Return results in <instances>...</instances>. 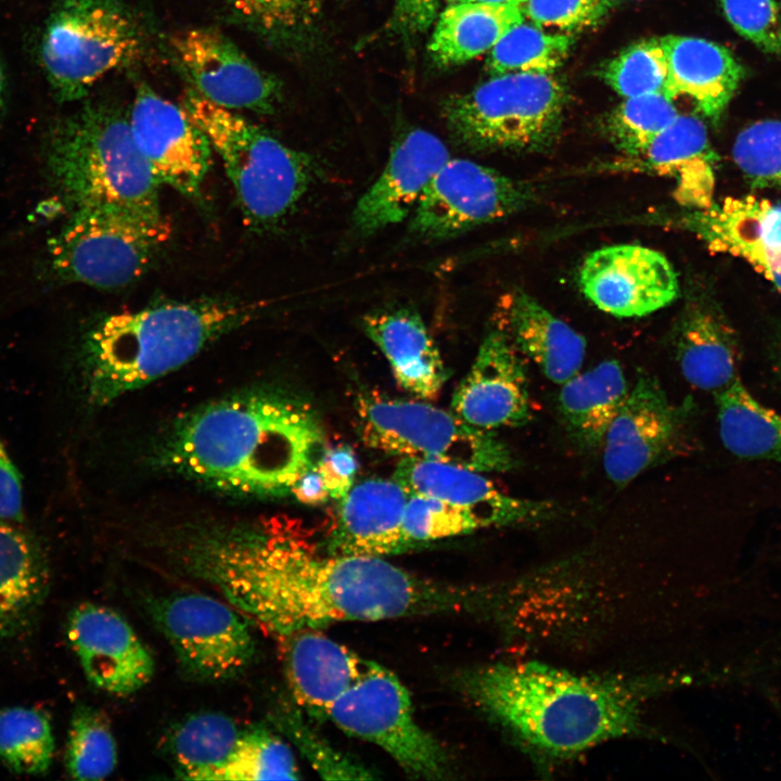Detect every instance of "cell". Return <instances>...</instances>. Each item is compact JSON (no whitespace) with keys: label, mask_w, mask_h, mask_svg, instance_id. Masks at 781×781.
<instances>
[{"label":"cell","mask_w":781,"mask_h":781,"mask_svg":"<svg viewBox=\"0 0 781 781\" xmlns=\"http://www.w3.org/2000/svg\"><path fill=\"white\" fill-rule=\"evenodd\" d=\"M191 572L272 633L460 607L461 591L382 556L321 553L280 529L217 530L189 546Z\"/></svg>","instance_id":"1"},{"label":"cell","mask_w":781,"mask_h":781,"mask_svg":"<svg viewBox=\"0 0 781 781\" xmlns=\"http://www.w3.org/2000/svg\"><path fill=\"white\" fill-rule=\"evenodd\" d=\"M315 410L283 390L257 388L212 401L174 427L165 460L226 494L279 498L325 449Z\"/></svg>","instance_id":"2"},{"label":"cell","mask_w":781,"mask_h":781,"mask_svg":"<svg viewBox=\"0 0 781 781\" xmlns=\"http://www.w3.org/2000/svg\"><path fill=\"white\" fill-rule=\"evenodd\" d=\"M462 686L477 707L524 744L554 757L641 729V695L617 680L525 662L470 670Z\"/></svg>","instance_id":"3"},{"label":"cell","mask_w":781,"mask_h":781,"mask_svg":"<svg viewBox=\"0 0 781 781\" xmlns=\"http://www.w3.org/2000/svg\"><path fill=\"white\" fill-rule=\"evenodd\" d=\"M260 305L236 299L167 303L111 315L87 332L79 376L90 405L104 406L178 369L251 321Z\"/></svg>","instance_id":"4"},{"label":"cell","mask_w":781,"mask_h":781,"mask_svg":"<svg viewBox=\"0 0 781 781\" xmlns=\"http://www.w3.org/2000/svg\"><path fill=\"white\" fill-rule=\"evenodd\" d=\"M50 180L74 208L102 207L163 216L159 182L138 150L128 118L108 104H89L59 121L47 139Z\"/></svg>","instance_id":"5"},{"label":"cell","mask_w":781,"mask_h":781,"mask_svg":"<svg viewBox=\"0 0 781 781\" xmlns=\"http://www.w3.org/2000/svg\"><path fill=\"white\" fill-rule=\"evenodd\" d=\"M182 106L221 159L248 222L269 229L283 220L316 177L313 158L194 89L184 93Z\"/></svg>","instance_id":"6"},{"label":"cell","mask_w":781,"mask_h":781,"mask_svg":"<svg viewBox=\"0 0 781 781\" xmlns=\"http://www.w3.org/2000/svg\"><path fill=\"white\" fill-rule=\"evenodd\" d=\"M565 93L552 74L495 75L451 95L444 117L454 139L475 151H539L555 139Z\"/></svg>","instance_id":"7"},{"label":"cell","mask_w":781,"mask_h":781,"mask_svg":"<svg viewBox=\"0 0 781 781\" xmlns=\"http://www.w3.org/2000/svg\"><path fill=\"white\" fill-rule=\"evenodd\" d=\"M356 413L363 443L402 458L445 462L481 473L504 472L514 459L494 432L474 427L452 410L362 390Z\"/></svg>","instance_id":"8"},{"label":"cell","mask_w":781,"mask_h":781,"mask_svg":"<svg viewBox=\"0 0 781 781\" xmlns=\"http://www.w3.org/2000/svg\"><path fill=\"white\" fill-rule=\"evenodd\" d=\"M142 34L121 0H56L40 41V61L62 101L85 98L110 72L138 57Z\"/></svg>","instance_id":"9"},{"label":"cell","mask_w":781,"mask_h":781,"mask_svg":"<svg viewBox=\"0 0 781 781\" xmlns=\"http://www.w3.org/2000/svg\"><path fill=\"white\" fill-rule=\"evenodd\" d=\"M170 235L171 225L164 216L77 208L48 242L49 268L67 282L125 286L148 270Z\"/></svg>","instance_id":"10"},{"label":"cell","mask_w":781,"mask_h":781,"mask_svg":"<svg viewBox=\"0 0 781 781\" xmlns=\"http://www.w3.org/2000/svg\"><path fill=\"white\" fill-rule=\"evenodd\" d=\"M325 719L379 746L414 778L450 777V757L417 721L409 691L394 673L373 661L367 660L358 680L332 704Z\"/></svg>","instance_id":"11"},{"label":"cell","mask_w":781,"mask_h":781,"mask_svg":"<svg viewBox=\"0 0 781 781\" xmlns=\"http://www.w3.org/2000/svg\"><path fill=\"white\" fill-rule=\"evenodd\" d=\"M151 615L180 667L193 679H232L255 656L256 641L248 619L212 596L174 593L157 599L151 605Z\"/></svg>","instance_id":"12"},{"label":"cell","mask_w":781,"mask_h":781,"mask_svg":"<svg viewBox=\"0 0 781 781\" xmlns=\"http://www.w3.org/2000/svg\"><path fill=\"white\" fill-rule=\"evenodd\" d=\"M538 199L537 188L470 159L449 158L434 176L410 220V232L445 240L518 213Z\"/></svg>","instance_id":"13"},{"label":"cell","mask_w":781,"mask_h":781,"mask_svg":"<svg viewBox=\"0 0 781 781\" xmlns=\"http://www.w3.org/2000/svg\"><path fill=\"white\" fill-rule=\"evenodd\" d=\"M693 411L690 398L676 405L655 376L639 373L602 444L607 477L625 486L679 451L686 444Z\"/></svg>","instance_id":"14"},{"label":"cell","mask_w":781,"mask_h":781,"mask_svg":"<svg viewBox=\"0 0 781 781\" xmlns=\"http://www.w3.org/2000/svg\"><path fill=\"white\" fill-rule=\"evenodd\" d=\"M578 283L598 309L618 318H638L671 304L680 294L678 274L661 252L617 244L590 253Z\"/></svg>","instance_id":"15"},{"label":"cell","mask_w":781,"mask_h":781,"mask_svg":"<svg viewBox=\"0 0 781 781\" xmlns=\"http://www.w3.org/2000/svg\"><path fill=\"white\" fill-rule=\"evenodd\" d=\"M135 143L159 183L197 196L212 163V145L184 107L139 86L128 117Z\"/></svg>","instance_id":"16"},{"label":"cell","mask_w":781,"mask_h":781,"mask_svg":"<svg viewBox=\"0 0 781 781\" xmlns=\"http://www.w3.org/2000/svg\"><path fill=\"white\" fill-rule=\"evenodd\" d=\"M170 46L195 91L232 110L270 113L281 98L278 79L256 66L230 39L209 28L176 33Z\"/></svg>","instance_id":"17"},{"label":"cell","mask_w":781,"mask_h":781,"mask_svg":"<svg viewBox=\"0 0 781 781\" xmlns=\"http://www.w3.org/2000/svg\"><path fill=\"white\" fill-rule=\"evenodd\" d=\"M666 220L709 251L745 260L781 292V204L755 195L729 196Z\"/></svg>","instance_id":"18"},{"label":"cell","mask_w":781,"mask_h":781,"mask_svg":"<svg viewBox=\"0 0 781 781\" xmlns=\"http://www.w3.org/2000/svg\"><path fill=\"white\" fill-rule=\"evenodd\" d=\"M66 637L87 680L97 689L132 694L150 682L154 658L132 626L115 610L84 602L66 622Z\"/></svg>","instance_id":"19"},{"label":"cell","mask_w":781,"mask_h":781,"mask_svg":"<svg viewBox=\"0 0 781 781\" xmlns=\"http://www.w3.org/2000/svg\"><path fill=\"white\" fill-rule=\"evenodd\" d=\"M520 356L502 329L490 330L470 371L454 389L451 410L468 424L489 432L526 424L532 409L526 369Z\"/></svg>","instance_id":"20"},{"label":"cell","mask_w":781,"mask_h":781,"mask_svg":"<svg viewBox=\"0 0 781 781\" xmlns=\"http://www.w3.org/2000/svg\"><path fill=\"white\" fill-rule=\"evenodd\" d=\"M449 158L444 142L427 130L415 128L397 138L384 169L355 206L356 230L370 235L405 220Z\"/></svg>","instance_id":"21"},{"label":"cell","mask_w":781,"mask_h":781,"mask_svg":"<svg viewBox=\"0 0 781 781\" xmlns=\"http://www.w3.org/2000/svg\"><path fill=\"white\" fill-rule=\"evenodd\" d=\"M393 478L409 496H430L458 505L485 527L537 522L554 512L550 502L509 496L481 472L445 462L401 458Z\"/></svg>","instance_id":"22"},{"label":"cell","mask_w":781,"mask_h":781,"mask_svg":"<svg viewBox=\"0 0 781 781\" xmlns=\"http://www.w3.org/2000/svg\"><path fill=\"white\" fill-rule=\"evenodd\" d=\"M671 345L683 377L693 387L719 393L739 376L738 333L716 299L690 294L671 331Z\"/></svg>","instance_id":"23"},{"label":"cell","mask_w":781,"mask_h":781,"mask_svg":"<svg viewBox=\"0 0 781 781\" xmlns=\"http://www.w3.org/2000/svg\"><path fill=\"white\" fill-rule=\"evenodd\" d=\"M408 498L394 478H369L354 485L340 499L327 552L383 556L408 550L402 533Z\"/></svg>","instance_id":"24"},{"label":"cell","mask_w":781,"mask_h":781,"mask_svg":"<svg viewBox=\"0 0 781 781\" xmlns=\"http://www.w3.org/2000/svg\"><path fill=\"white\" fill-rule=\"evenodd\" d=\"M707 129L696 115H681L624 164L666 175L676 182V199L688 208L713 203L715 164Z\"/></svg>","instance_id":"25"},{"label":"cell","mask_w":781,"mask_h":781,"mask_svg":"<svg viewBox=\"0 0 781 781\" xmlns=\"http://www.w3.org/2000/svg\"><path fill=\"white\" fill-rule=\"evenodd\" d=\"M668 60L666 93L689 98L696 111L718 124L745 76L724 46L689 36H665Z\"/></svg>","instance_id":"26"},{"label":"cell","mask_w":781,"mask_h":781,"mask_svg":"<svg viewBox=\"0 0 781 781\" xmlns=\"http://www.w3.org/2000/svg\"><path fill=\"white\" fill-rule=\"evenodd\" d=\"M286 639L284 662L293 697L309 715L325 719L332 704L358 680L367 660L319 630Z\"/></svg>","instance_id":"27"},{"label":"cell","mask_w":781,"mask_h":781,"mask_svg":"<svg viewBox=\"0 0 781 781\" xmlns=\"http://www.w3.org/2000/svg\"><path fill=\"white\" fill-rule=\"evenodd\" d=\"M500 308L497 327L545 376L561 385L579 372L586 355L580 333L523 291L505 295Z\"/></svg>","instance_id":"28"},{"label":"cell","mask_w":781,"mask_h":781,"mask_svg":"<svg viewBox=\"0 0 781 781\" xmlns=\"http://www.w3.org/2000/svg\"><path fill=\"white\" fill-rule=\"evenodd\" d=\"M363 329L387 359L397 383L420 399L435 398L448 371L422 318L410 309L368 315Z\"/></svg>","instance_id":"29"},{"label":"cell","mask_w":781,"mask_h":781,"mask_svg":"<svg viewBox=\"0 0 781 781\" xmlns=\"http://www.w3.org/2000/svg\"><path fill=\"white\" fill-rule=\"evenodd\" d=\"M49 585V564L39 540L24 524L0 521V640L34 625Z\"/></svg>","instance_id":"30"},{"label":"cell","mask_w":781,"mask_h":781,"mask_svg":"<svg viewBox=\"0 0 781 781\" xmlns=\"http://www.w3.org/2000/svg\"><path fill=\"white\" fill-rule=\"evenodd\" d=\"M628 393V383L617 360H605L561 384L558 409L572 441L582 450L602 446Z\"/></svg>","instance_id":"31"},{"label":"cell","mask_w":781,"mask_h":781,"mask_svg":"<svg viewBox=\"0 0 781 781\" xmlns=\"http://www.w3.org/2000/svg\"><path fill=\"white\" fill-rule=\"evenodd\" d=\"M525 18L520 7L475 2L447 4L439 13L428 51L439 66L465 63L490 51Z\"/></svg>","instance_id":"32"},{"label":"cell","mask_w":781,"mask_h":781,"mask_svg":"<svg viewBox=\"0 0 781 781\" xmlns=\"http://www.w3.org/2000/svg\"><path fill=\"white\" fill-rule=\"evenodd\" d=\"M714 397L724 447L738 458L781 464V413L759 402L740 377Z\"/></svg>","instance_id":"33"},{"label":"cell","mask_w":781,"mask_h":781,"mask_svg":"<svg viewBox=\"0 0 781 781\" xmlns=\"http://www.w3.org/2000/svg\"><path fill=\"white\" fill-rule=\"evenodd\" d=\"M242 732L238 724L222 713L200 712L188 716L175 726L166 742L177 776L215 780Z\"/></svg>","instance_id":"34"},{"label":"cell","mask_w":781,"mask_h":781,"mask_svg":"<svg viewBox=\"0 0 781 781\" xmlns=\"http://www.w3.org/2000/svg\"><path fill=\"white\" fill-rule=\"evenodd\" d=\"M55 750L49 715L36 707L0 709V761L21 774L43 776Z\"/></svg>","instance_id":"35"},{"label":"cell","mask_w":781,"mask_h":781,"mask_svg":"<svg viewBox=\"0 0 781 781\" xmlns=\"http://www.w3.org/2000/svg\"><path fill=\"white\" fill-rule=\"evenodd\" d=\"M573 38L551 33L526 20L513 26L489 51L487 69L507 73L552 74L566 59Z\"/></svg>","instance_id":"36"},{"label":"cell","mask_w":781,"mask_h":781,"mask_svg":"<svg viewBox=\"0 0 781 781\" xmlns=\"http://www.w3.org/2000/svg\"><path fill=\"white\" fill-rule=\"evenodd\" d=\"M117 765L116 741L103 713L87 704L74 709L67 735L65 767L76 780H102Z\"/></svg>","instance_id":"37"},{"label":"cell","mask_w":781,"mask_h":781,"mask_svg":"<svg viewBox=\"0 0 781 781\" xmlns=\"http://www.w3.org/2000/svg\"><path fill=\"white\" fill-rule=\"evenodd\" d=\"M234 13L266 40L284 47L304 43L321 17V0H229Z\"/></svg>","instance_id":"38"},{"label":"cell","mask_w":781,"mask_h":781,"mask_svg":"<svg viewBox=\"0 0 781 781\" xmlns=\"http://www.w3.org/2000/svg\"><path fill=\"white\" fill-rule=\"evenodd\" d=\"M299 770L291 748L263 727L243 730L215 780H296Z\"/></svg>","instance_id":"39"},{"label":"cell","mask_w":781,"mask_h":781,"mask_svg":"<svg viewBox=\"0 0 781 781\" xmlns=\"http://www.w3.org/2000/svg\"><path fill=\"white\" fill-rule=\"evenodd\" d=\"M678 115L675 100L665 92L625 98L611 114L607 131L614 145L633 157Z\"/></svg>","instance_id":"40"},{"label":"cell","mask_w":781,"mask_h":781,"mask_svg":"<svg viewBox=\"0 0 781 781\" xmlns=\"http://www.w3.org/2000/svg\"><path fill=\"white\" fill-rule=\"evenodd\" d=\"M602 78L624 99L666 93L668 60L664 37L648 38L623 50L602 68Z\"/></svg>","instance_id":"41"},{"label":"cell","mask_w":781,"mask_h":781,"mask_svg":"<svg viewBox=\"0 0 781 781\" xmlns=\"http://www.w3.org/2000/svg\"><path fill=\"white\" fill-rule=\"evenodd\" d=\"M732 157L753 188L781 191V119L758 120L742 129Z\"/></svg>","instance_id":"42"},{"label":"cell","mask_w":781,"mask_h":781,"mask_svg":"<svg viewBox=\"0 0 781 781\" xmlns=\"http://www.w3.org/2000/svg\"><path fill=\"white\" fill-rule=\"evenodd\" d=\"M473 513L447 501L423 495H410L402 518V533L409 549L438 539L484 528Z\"/></svg>","instance_id":"43"},{"label":"cell","mask_w":781,"mask_h":781,"mask_svg":"<svg viewBox=\"0 0 781 781\" xmlns=\"http://www.w3.org/2000/svg\"><path fill=\"white\" fill-rule=\"evenodd\" d=\"M735 31L761 51L781 56V15L774 0H720Z\"/></svg>","instance_id":"44"},{"label":"cell","mask_w":781,"mask_h":781,"mask_svg":"<svg viewBox=\"0 0 781 781\" xmlns=\"http://www.w3.org/2000/svg\"><path fill=\"white\" fill-rule=\"evenodd\" d=\"M610 7V0H525L520 9L526 21L567 34L597 25Z\"/></svg>","instance_id":"45"},{"label":"cell","mask_w":781,"mask_h":781,"mask_svg":"<svg viewBox=\"0 0 781 781\" xmlns=\"http://www.w3.org/2000/svg\"><path fill=\"white\" fill-rule=\"evenodd\" d=\"M285 725L291 731V737L323 778L371 779L373 777L363 766L329 746L298 719L286 718Z\"/></svg>","instance_id":"46"},{"label":"cell","mask_w":781,"mask_h":781,"mask_svg":"<svg viewBox=\"0 0 781 781\" xmlns=\"http://www.w3.org/2000/svg\"><path fill=\"white\" fill-rule=\"evenodd\" d=\"M315 465L323 478L330 498L342 499L355 485L358 461L348 446L325 448Z\"/></svg>","instance_id":"47"},{"label":"cell","mask_w":781,"mask_h":781,"mask_svg":"<svg viewBox=\"0 0 781 781\" xmlns=\"http://www.w3.org/2000/svg\"><path fill=\"white\" fill-rule=\"evenodd\" d=\"M445 3L448 0H395L387 28L406 37L422 34L436 22Z\"/></svg>","instance_id":"48"},{"label":"cell","mask_w":781,"mask_h":781,"mask_svg":"<svg viewBox=\"0 0 781 781\" xmlns=\"http://www.w3.org/2000/svg\"><path fill=\"white\" fill-rule=\"evenodd\" d=\"M22 475L0 436V521L24 524Z\"/></svg>","instance_id":"49"},{"label":"cell","mask_w":781,"mask_h":781,"mask_svg":"<svg viewBox=\"0 0 781 781\" xmlns=\"http://www.w3.org/2000/svg\"><path fill=\"white\" fill-rule=\"evenodd\" d=\"M291 495L297 501L310 505L322 504L330 498L323 478L315 464L295 483Z\"/></svg>","instance_id":"50"},{"label":"cell","mask_w":781,"mask_h":781,"mask_svg":"<svg viewBox=\"0 0 781 781\" xmlns=\"http://www.w3.org/2000/svg\"><path fill=\"white\" fill-rule=\"evenodd\" d=\"M768 356L772 372L777 380L781 383V325L773 331L769 344Z\"/></svg>","instance_id":"51"},{"label":"cell","mask_w":781,"mask_h":781,"mask_svg":"<svg viewBox=\"0 0 781 781\" xmlns=\"http://www.w3.org/2000/svg\"><path fill=\"white\" fill-rule=\"evenodd\" d=\"M525 0H448V3L457 2H475V3H489V4H502V5H516L520 7Z\"/></svg>","instance_id":"52"},{"label":"cell","mask_w":781,"mask_h":781,"mask_svg":"<svg viewBox=\"0 0 781 781\" xmlns=\"http://www.w3.org/2000/svg\"><path fill=\"white\" fill-rule=\"evenodd\" d=\"M3 87H4V77H3V71H2V67L0 64V105H1L2 95H3Z\"/></svg>","instance_id":"53"}]
</instances>
